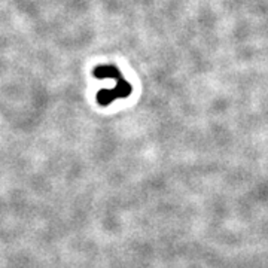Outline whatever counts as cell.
Returning <instances> with one entry per match:
<instances>
[{
	"label": "cell",
	"mask_w": 268,
	"mask_h": 268,
	"mask_svg": "<svg viewBox=\"0 0 268 268\" xmlns=\"http://www.w3.org/2000/svg\"><path fill=\"white\" fill-rule=\"evenodd\" d=\"M131 92V85L124 81V78H118L116 79V87L110 89H102L97 94V102L100 106H109L113 100L116 99H124Z\"/></svg>",
	"instance_id": "obj_1"
},
{
	"label": "cell",
	"mask_w": 268,
	"mask_h": 268,
	"mask_svg": "<svg viewBox=\"0 0 268 268\" xmlns=\"http://www.w3.org/2000/svg\"><path fill=\"white\" fill-rule=\"evenodd\" d=\"M92 75L99 79H118L123 76L115 66H99L92 70Z\"/></svg>",
	"instance_id": "obj_2"
}]
</instances>
